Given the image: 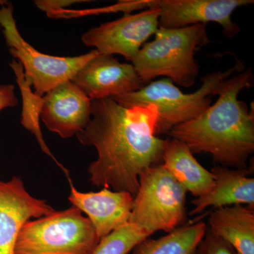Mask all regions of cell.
<instances>
[{
  "label": "cell",
  "mask_w": 254,
  "mask_h": 254,
  "mask_svg": "<svg viewBox=\"0 0 254 254\" xmlns=\"http://www.w3.org/2000/svg\"><path fill=\"white\" fill-rule=\"evenodd\" d=\"M158 116L154 105L126 108L111 98L91 100V120L76 136L98 153L88 168L93 185L136 195L141 174L162 162L165 140L156 136Z\"/></svg>",
  "instance_id": "cell-1"
},
{
  "label": "cell",
  "mask_w": 254,
  "mask_h": 254,
  "mask_svg": "<svg viewBox=\"0 0 254 254\" xmlns=\"http://www.w3.org/2000/svg\"><path fill=\"white\" fill-rule=\"evenodd\" d=\"M251 69L222 81L218 99L199 116L172 128L171 138L182 141L192 153H208L222 166L246 169L254 151V109L238 99L242 90L254 86Z\"/></svg>",
  "instance_id": "cell-2"
},
{
  "label": "cell",
  "mask_w": 254,
  "mask_h": 254,
  "mask_svg": "<svg viewBox=\"0 0 254 254\" xmlns=\"http://www.w3.org/2000/svg\"><path fill=\"white\" fill-rule=\"evenodd\" d=\"M209 42L206 24L159 27L155 39L143 45L132 65L145 84L158 76H167L177 84L190 88L195 84L199 71L195 52Z\"/></svg>",
  "instance_id": "cell-3"
},
{
  "label": "cell",
  "mask_w": 254,
  "mask_h": 254,
  "mask_svg": "<svg viewBox=\"0 0 254 254\" xmlns=\"http://www.w3.org/2000/svg\"><path fill=\"white\" fill-rule=\"evenodd\" d=\"M240 61L225 71H215L202 78V86L194 93H184L169 78H163L138 90L118 96L110 97L126 108L154 105L158 110L156 135L169 133L174 127L193 120L211 105V95H217L222 81L235 73L245 70Z\"/></svg>",
  "instance_id": "cell-4"
},
{
  "label": "cell",
  "mask_w": 254,
  "mask_h": 254,
  "mask_svg": "<svg viewBox=\"0 0 254 254\" xmlns=\"http://www.w3.org/2000/svg\"><path fill=\"white\" fill-rule=\"evenodd\" d=\"M100 241L89 219L72 206L26 222L14 254H93Z\"/></svg>",
  "instance_id": "cell-5"
},
{
  "label": "cell",
  "mask_w": 254,
  "mask_h": 254,
  "mask_svg": "<svg viewBox=\"0 0 254 254\" xmlns=\"http://www.w3.org/2000/svg\"><path fill=\"white\" fill-rule=\"evenodd\" d=\"M187 193L163 164L150 167L140 176L130 223L152 234L174 231L186 219Z\"/></svg>",
  "instance_id": "cell-6"
},
{
  "label": "cell",
  "mask_w": 254,
  "mask_h": 254,
  "mask_svg": "<svg viewBox=\"0 0 254 254\" xmlns=\"http://www.w3.org/2000/svg\"><path fill=\"white\" fill-rule=\"evenodd\" d=\"M0 26L10 55L22 64L26 81L41 96L60 83L71 81L86 64L99 53L94 49L79 56L63 58L40 53L20 34L10 4L0 6Z\"/></svg>",
  "instance_id": "cell-7"
},
{
  "label": "cell",
  "mask_w": 254,
  "mask_h": 254,
  "mask_svg": "<svg viewBox=\"0 0 254 254\" xmlns=\"http://www.w3.org/2000/svg\"><path fill=\"white\" fill-rule=\"evenodd\" d=\"M160 10L145 9L136 14H126L115 21L92 28L82 36L87 46L103 54L123 55L132 61L150 36L159 28Z\"/></svg>",
  "instance_id": "cell-8"
},
{
  "label": "cell",
  "mask_w": 254,
  "mask_h": 254,
  "mask_svg": "<svg viewBox=\"0 0 254 254\" xmlns=\"http://www.w3.org/2000/svg\"><path fill=\"white\" fill-rule=\"evenodd\" d=\"M253 0H148V9L160 10L159 27L180 28L215 22L228 38L240 32L232 15L240 6L254 4Z\"/></svg>",
  "instance_id": "cell-9"
},
{
  "label": "cell",
  "mask_w": 254,
  "mask_h": 254,
  "mask_svg": "<svg viewBox=\"0 0 254 254\" xmlns=\"http://www.w3.org/2000/svg\"><path fill=\"white\" fill-rule=\"evenodd\" d=\"M71 81L91 100L128 94L145 86L133 65L100 53Z\"/></svg>",
  "instance_id": "cell-10"
},
{
  "label": "cell",
  "mask_w": 254,
  "mask_h": 254,
  "mask_svg": "<svg viewBox=\"0 0 254 254\" xmlns=\"http://www.w3.org/2000/svg\"><path fill=\"white\" fill-rule=\"evenodd\" d=\"M55 211L46 200L28 193L21 177L0 180V254H14L20 230L30 218H42Z\"/></svg>",
  "instance_id": "cell-11"
},
{
  "label": "cell",
  "mask_w": 254,
  "mask_h": 254,
  "mask_svg": "<svg viewBox=\"0 0 254 254\" xmlns=\"http://www.w3.org/2000/svg\"><path fill=\"white\" fill-rule=\"evenodd\" d=\"M41 118L50 131L68 138L91 118V100L71 81L63 82L43 96Z\"/></svg>",
  "instance_id": "cell-12"
},
{
  "label": "cell",
  "mask_w": 254,
  "mask_h": 254,
  "mask_svg": "<svg viewBox=\"0 0 254 254\" xmlns=\"http://www.w3.org/2000/svg\"><path fill=\"white\" fill-rule=\"evenodd\" d=\"M68 180L71 187L68 200L86 214L100 240L129 222L134 198L131 193L106 188L83 193Z\"/></svg>",
  "instance_id": "cell-13"
},
{
  "label": "cell",
  "mask_w": 254,
  "mask_h": 254,
  "mask_svg": "<svg viewBox=\"0 0 254 254\" xmlns=\"http://www.w3.org/2000/svg\"><path fill=\"white\" fill-rule=\"evenodd\" d=\"M210 173L215 185L208 193L192 200L193 208L190 215L202 213L209 207L246 204L254 208V179L248 176L250 170H232L219 165L212 168Z\"/></svg>",
  "instance_id": "cell-14"
},
{
  "label": "cell",
  "mask_w": 254,
  "mask_h": 254,
  "mask_svg": "<svg viewBox=\"0 0 254 254\" xmlns=\"http://www.w3.org/2000/svg\"><path fill=\"white\" fill-rule=\"evenodd\" d=\"M163 166L187 191L198 198L215 185L213 174L203 168L185 143L175 138L165 140Z\"/></svg>",
  "instance_id": "cell-15"
},
{
  "label": "cell",
  "mask_w": 254,
  "mask_h": 254,
  "mask_svg": "<svg viewBox=\"0 0 254 254\" xmlns=\"http://www.w3.org/2000/svg\"><path fill=\"white\" fill-rule=\"evenodd\" d=\"M209 231L227 242L237 254H254V208L242 205L215 209Z\"/></svg>",
  "instance_id": "cell-16"
},
{
  "label": "cell",
  "mask_w": 254,
  "mask_h": 254,
  "mask_svg": "<svg viewBox=\"0 0 254 254\" xmlns=\"http://www.w3.org/2000/svg\"><path fill=\"white\" fill-rule=\"evenodd\" d=\"M207 230L204 222L183 225L157 240H143L133 254H194Z\"/></svg>",
  "instance_id": "cell-17"
},
{
  "label": "cell",
  "mask_w": 254,
  "mask_h": 254,
  "mask_svg": "<svg viewBox=\"0 0 254 254\" xmlns=\"http://www.w3.org/2000/svg\"><path fill=\"white\" fill-rule=\"evenodd\" d=\"M9 66L14 71L16 81L20 87L22 95L23 110L21 124L24 128L35 135L41 150L54 159L55 162L60 165L45 142L40 127V118L43 104V96L32 92L31 85L26 81L22 64L19 62L15 59L12 60L9 63Z\"/></svg>",
  "instance_id": "cell-18"
},
{
  "label": "cell",
  "mask_w": 254,
  "mask_h": 254,
  "mask_svg": "<svg viewBox=\"0 0 254 254\" xmlns=\"http://www.w3.org/2000/svg\"><path fill=\"white\" fill-rule=\"evenodd\" d=\"M153 234L128 222L100 240L93 254H128Z\"/></svg>",
  "instance_id": "cell-19"
},
{
  "label": "cell",
  "mask_w": 254,
  "mask_h": 254,
  "mask_svg": "<svg viewBox=\"0 0 254 254\" xmlns=\"http://www.w3.org/2000/svg\"><path fill=\"white\" fill-rule=\"evenodd\" d=\"M194 254H237L231 246L207 230Z\"/></svg>",
  "instance_id": "cell-20"
},
{
  "label": "cell",
  "mask_w": 254,
  "mask_h": 254,
  "mask_svg": "<svg viewBox=\"0 0 254 254\" xmlns=\"http://www.w3.org/2000/svg\"><path fill=\"white\" fill-rule=\"evenodd\" d=\"M88 1H82V0H37L35 1L38 9L42 11H46L47 15H50L55 13L59 12L65 8L69 6L70 5L76 4V3L86 2Z\"/></svg>",
  "instance_id": "cell-21"
},
{
  "label": "cell",
  "mask_w": 254,
  "mask_h": 254,
  "mask_svg": "<svg viewBox=\"0 0 254 254\" xmlns=\"http://www.w3.org/2000/svg\"><path fill=\"white\" fill-rule=\"evenodd\" d=\"M17 103L18 99L15 95L14 85H0V112L5 108L15 107Z\"/></svg>",
  "instance_id": "cell-22"
},
{
  "label": "cell",
  "mask_w": 254,
  "mask_h": 254,
  "mask_svg": "<svg viewBox=\"0 0 254 254\" xmlns=\"http://www.w3.org/2000/svg\"><path fill=\"white\" fill-rule=\"evenodd\" d=\"M9 4L7 1H5V0H0V6H3V5H6Z\"/></svg>",
  "instance_id": "cell-23"
}]
</instances>
